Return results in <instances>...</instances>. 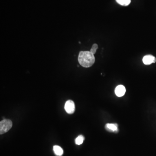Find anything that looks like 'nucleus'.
I'll return each instance as SVG.
<instances>
[{"label": "nucleus", "instance_id": "nucleus-1", "mask_svg": "<svg viewBox=\"0 0 156 156\" xmlns=\"http://www.w3.org/2000/svg\"><path fill=\"white\" fill-rule=\"evenodd\" d=\"M94 55L90 51H80L78 56L79 64L84 67H91L95 62Z\"/></svg>", "mask_w": 156, "mask_h": 156}, {"label": "nucleus", "instance_id": "nucleus-2", "mask_svg": "<svg viewBox=\"0 0 156 156\" xmlns=\"http://www.w3.org/2000/svg\"><path fill=\"white\" fill-rule=\"evenodd\" d=\"M12 121L9 119H3L0 122V134L3 135L6 133L12 127Z\"/></svg>", "mask_w": 156, "mask_h": 156}, {"label": "nucleus", "instance_id": "nucleus-3", "mask_svg": "<svg viewBox=\"0 0 156 156\" xmlns=\"http://www.w3.org/2000/svg\"><path fill=\"white\" fill-rule=\"evenodd\" d=\"M65 110L69 114H72L75 111V104L74 101L69 100L67 101L64 106Z\"/></svg>", "mask_w": 156, "mask_h": 156}, {"label": "nucleus", "instance_id": "nucleus-4", "mask_svg": "<svg viewBox=\"0 0 156 156\" xmlns=\"http://www.w3.org/2000/svg\"><path fill=\"white\" fill-rule=\"evenodd\" d=\"M156 61L155 57L151 55L145 56L143 58V62L146 65H150L152 63H155Z\"/></svg>", "mask_w": 156, "mask_h": 156}, {"label": "nucleus", "instance_id": "nucleus-5", "mask_svg": "<svg viewBox=\"0 0 156 156\" xmlns=\"http://www.w3.org/2000/svg\"><path fill=\"white\" fill-rule=\"evenodd\" d=\"M126 92V89L124 86L119 85L116 87L115 89V93L117 96L122 97L124 96Z\"/></svg>", "mask_w": 156, "mask_h": 156}, {"label": "nucleus", "instance_id": "nucleus-6", "mask_svg": "<svg viewBox=\"0 0 156 156\" xmlns=\"http://www.w3.org/2000/svg\"><path fill=\"white\" fill-rule=\"evenodd\" d=\"M105 129L109 131L118 132V126L116 124H107L105 125Z\"/></svg>", "mask_w": 156, "mask_h": 156}, {"label": "nucleus", "instance_id": "nucleus-7", "mask_svg": "<svg viewBox=\"0 0 156 156\" xmlns=\"http://www.w3.org/2000/svg\"><path fill=\"white\" fill-rule=\"evenodd\" d=\"M53 150L55 154L57 156H61L63 155V150L60 146L55 145L54 146Z\"/></svg>", "mask_w": 156, "mask_h": 156}, {"label": "nucleus", "instance_id": "nucleus-8", "mask_svg": "<svg viewBox=\"0 0 156 156\" xmlns=\"http://www.w3.org/2000/svg\"><path fill=\"white\" fill-rule=\"evenodd\" d=\"M85 137L82 135L78 136V137L76 139L75 143L77 145H81L83 142L84 141Z\"/></svg>", "mask_w": 156, "mask_h": 156}, {"label": "nucleus", "instance_id": "nucleus-9", "mask_svg": "<svg viewBox=\"0 0 156 156\" xmlns=\"http://www.w3.org/2000/svg\"><path fill=\"white\" fill-rule=\"evenodd\" d=\"M117 2L122 6H128L130 3L131 0H116Z\"/></svg>", "mask_w": 156, "mask_h": 156}, {"label": "nucleus", "instance_id": "nucleus-10", "mask_svg": "<svg viewBox=\"0 0 156 156\" xmlns=\"http://www.w3.org/2000/svg\"><path fill=\"white\" fill-rule=\"evenodd\" d=\"M98 45L96 44V43H95V44L92 45V47H91V49L90 51L91 53H92L93 54H95L96 52V50L98 49Z\"/></svg>", "mask_w": 156, "mask_h": 156}]
</instances>
